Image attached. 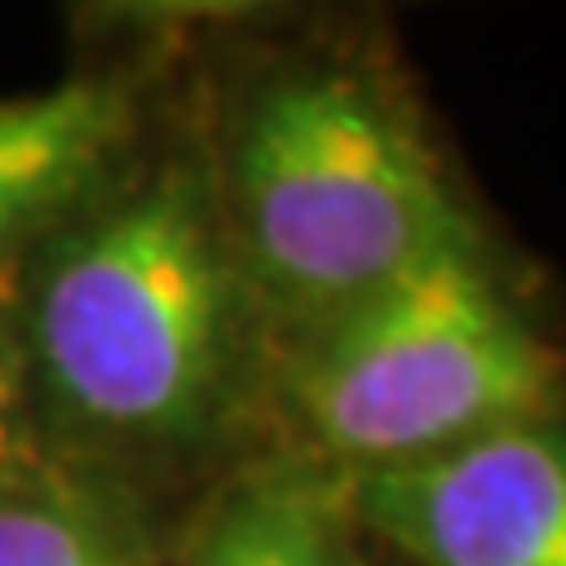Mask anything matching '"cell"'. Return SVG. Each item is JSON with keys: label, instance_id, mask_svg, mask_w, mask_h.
Segmentation results:
<instances>
[{"label": "cell", "instance_id": "7a4b0ae2", "mask_svg": "<svg viewBox=\"0 0 566 566\" xmlns=\"http://www.w3.org/2000/svg\"><path fill=\"white\" fill-rule=\"evenodd\" d=\"M227 170V241L283 340L476 245L430 142L359 71L307 66L260 85Z\"/></svg>", "mask_w": 566, "mask_h": 566}, {"label": "cell", "instance_id": "5b68a950", "mask_svg": "<svg viewBox=\"0 0 566 566\" xmlns=\"http://www.w3.org/2000/svg\"><path fill=\"white\" fill-rule=\"evenodd\" d=\"M128 133V95L114 81L76 76L0 99V270L76 222L109 180Z\"/></svg>", "mask_w": 566, "mask_h": 566}, {"label": "cell", "instance_id": "ba28073f", "mask_svg": "<svg viewBox=\"0 0 566 566\" xmlns=\"http://www.w3.org/2000/svg\"><path fill=\"white\" fill-rule=\"evenodd\" d=\"M29 397H33V378H29L24 331L0 307V476H14L33 463H43V449L33 439Z\"/></svg>", "mask_w": 566, "mask_h": 566}, {"label": "cell", "instance_id": "277c9868", "mask_svg": "<svg viewBox=\"0 0 566 566\" xmlns=\"http://www.w3.org/2000/svg\"><path fill=\"white\" fill-rule=\"evenodd\" d=\"M354 520L411 566H566V416L349 476Z\"/></svg>", "mask_w": 566, "mask_h": 566}, {"label": "cell", "instance_id": "3957f363", "mask_svg": "<svg viewBox=\"0 0 566 566\" xmlns=\"http://www.w3.org/2000/svg\"><path fill=\"white\" fill-rule=\"evenodd\" d=\"M279 392L307 458L364 476L566 416V359L463 245L293 335Z\"/></svg>", "mask_w": 566, "mask_h": 566}, {"label": "cell", "instance_id": "52a82bcc", "mask_svg": "<svg viewBox=\"0 0 566 566\" xmlns=\"http://www.w3.org/2000/svg\"><path fill=\"white\" fill-rule=\"evenodd\" d=\"M0 566H147L133 510L48 458L0 476Z\"/></svg>", "mask_w": 566, "mask_h": 566}, {"label": "cell", "instance_id": "6da1fadb", "mask_svg": "<svg viewBox=\"0 0 566 566\" xmlns=\"http://www.w3.org/2000/svg\"><path fill=\"white\" fill-rule=\"evenodd\" d=\"M251 293L218 199L166 166L52 237L24 316L29 378L109 449H189L237 401Z\"/></svg>", "mask_w": 566, "mask_h": 566}, {"label": "cell", "instance_id": "8992f818", "mask_svg": "<svg viewBox=\"0 0 566 566\" xmlns=\"http://www.w3.org/2000/svg\"><path fill=\"white\" fill-rule=\"evenodd\" d=\"M354 486L316 458H279L218 495L185 566H359Z\"/></svg>", "mask_w": 566, "mask_h": 566}]
</instances>
